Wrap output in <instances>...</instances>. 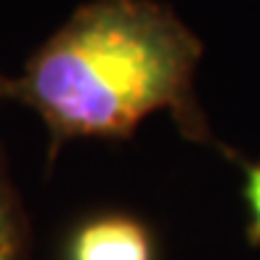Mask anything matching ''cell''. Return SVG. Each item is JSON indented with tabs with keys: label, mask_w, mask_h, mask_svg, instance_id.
<instances>
[{
	"label": "cell",
	"mask_w": 260,
	"mask_h": 260,
	"mask_svg": "<svg viewBox=\"0 0 260 260\" xmlns=\"http://www.w3.org/2000/svg\"><path fill=\"white\" fill-rule=\"evenodd\" d=\"M69 260H154L151 234L127 215H101L75 231Z\"/></svg>",
	"instance_id": "7a4b0ae2"
},
{
	"label": "cell",
	"mask_w": 260,
	"mask_h": 260,
	"mask_svg": "<svg viewBox=\"0 0 260 260\" xmlns=\"http://www.w3.org/2000/svg\"><path fill=\"white\" fill-rule=\"evenodd\" d=\"M202 43L154 0H93L35 53L0 99L45 122L51 157L72 138H127L154 112H170L191 141H207L194 99Z\"/></svg>",
	"instance_id": "6da1fadb"
},
{
	"label": "cell",
	"mask_w": 260,
	"mask_h": 260,
	"mask_svg": "<svg viewBox=\"0 0 260 260\" xmlns=\"http://www.w3.org/2000/svg\"><path fill=\"white\" fill-rule=\"evenodd\" d=\"M244 199L250 207V226H247V239L260 244V162L247 165L244 170Z\"/></svg>",
	"instance_id": "277c9868"
},
{
	"label": "cell",
	"mask_w": 260,
	"mask_h": 260,
	"mask_svg": "<svg viewBox=\"0 0 260 260\" xmlns=\"http://www.w3.org/2000/svg\"><path fill=\"white\" fill-rule=\"evenodd\" d=\"M0 260H27V223L3 168H0Z\"/></svg>",
	"instance_id": "3957f363"
}]
</instances>
